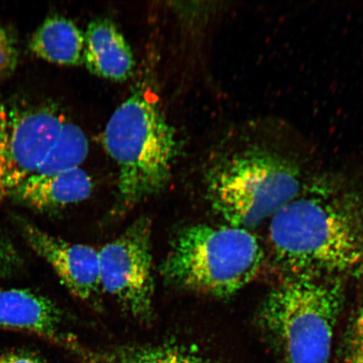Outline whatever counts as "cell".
Listing matches in <instances>:
<instances>
[{"label":"cell","instance_id":"obj_17","mask_svg":"<svg viewBox=\"0 0 363 363\" xmlns=\"http://www.w3.org/2000/svg\"><path fill=\"white\" fill-rule=\"evenodd\" d=\"M351 342V355L363 357V302L353 323Z\"/></svg>","mask_w":363,"mask_h":363},{"label":"cell","instance_id":"obj_15","mask_svg":"<svg viewBox=\"0 0 363 363\" xmlns=\"http://www.w3.org/2000/svg\"><path fill=\"white\" fill-rule=\"evenodd\" d=\"M18 48L15 38L6 27L0 24V80L7 78L16 70Z\"/></svg>","mask_w":363,"mask_h":363},{"label":"cell","instance_id":"obj_11","mask_svg":"<svg viewBox=\"0 0 363 363\" xmlns=\"http://www.w3.org/2000/svg\"><path fill=\"white\" fill-rule=\"evenodd\" d=\"M92 190V179L79 167L52 175H33L12 197L35 210L47 211L84 201Z\"/></svg>","mask_w":363,"mask_h":363},{"label":"cell","instance_id":"obj_7","mask_svg":"<svg viewBox=\"0 0 363 363\" xmlns=\"http://www.w3.org/2000/svg\"><path fill=\"white\" fill-rule=\"evenodd\" d=\"M99 276L103 291L140 321L153 316L154 276L152 225L140 218L119 237L99 250Z\"/></svg>","mask_w":363,"mask_h":363},{"label":"cell","instance_id":"obj_1","mask_svg":"<svg viewBox=\"0 0 363 363\" xmlns=\"http://www.w3.org/2000/svg\"><path fill=\"white\" fill-rule=\"evenodd\" d=\"M269 235L288 275L363 276V195L342 175L308 179L271 218Z\"/></svg>","mask_w":363,"mask_h":363},{"label":"cell","instance_id":"obj_19","mask_svg":"<svg viewBox=\"0 0 363 363\" xmlns=\"http://www.w3.org/2000/svg\"><path fill=\"white\" fill-rule=\"evenodd\" d=\"M349 363H363V357L351 355Z\"/></svg>","mask_w":363,"mask_h":363},{"label":"cell","instance_id":"obj_10","mask_svg":"<svg viewBox=\"0 0 363 363\" xmlns=\"http://www.w3.org/2000/svg\"><path fill=\"white\" fill-rule=\"evenodd\" d=\"M83 62L92 74L113 81L129 78L134 69L133 52L113 22L90 23L84 34Z\"/></svg>","mask_w":363,"mask_h":363},{"label":"cell","instance_id":"obj_18","mask_svg":"<svg viewBox=\"0 0 363 363\" xmlns=\"http://www.w3.org/2000/svg\"><path fill=\"white\" fill-rule=\"evenodd\" d=\"M0 363H47L42 357L27 351H11L0 355Z\"/></svg>","mask_w":363,"mask_h":363},{"label":"cell","instance_id":"obj_3","mask_svg":"<svg viewBox=\"0 0 363 363\" xmlns=\"http://www.w3.org/2000/svg\"><path fill=\"white\" fill-rule=\"evenodd\" d=\"M103 140L118 167L122 206H134L169 184L178 140L155 101L142 92L131 95L108 120Z\"/></svg>","mask_w":363,"mask_h":363},{"label":"cell","instance_id":"obj_2","mask_svg":"<svg viewBox=\"0 0 363 363\" xmlns=\"http://www.w3.org/2000/svg\"><path fill=\"white\" fill-rule=\"evenodd\" d=\"M308 154L278 125L249 123L208 174L213 208L226 224L250 230L271 219L306 183Z\"/></svg>","mask_w":363,"mask_h":363},{"label":"cell","instance_id":"obj_8","mask_svg":"<svg viewBox=\"0 0 363 363\" xmlns=\"http://www.w3.org/2000/svg\"><path fill=\"white\" fill-rule=\"evenodd\" d=\"M23 237L31 249L52 267L61 282L84 301H94L101 293L99 251L87 245L67 242L38 226L22 221Z\"/></svg>","mask_w":363,"mask_h":363},{"label":"cell","instance_id":"obj_16","mask_svg":"<svg viewBox=\"0 0 363 363\" xmlns=\"http://www.w3.org/2000/svg\"><path fill=\"white\" fill-rule=\"evenodd\" d=\"M20 259L11 245L0 237V277L7 276L19 265Z\"/></svg>","mask_w":363,"mask_h":363},{"label":"cell","instance_id":"obj_9","mask_svg":"<svg viewBox=\"0 0 363 363\" xmlns=\"http://www.w3.org/2000/svg\"><path fill=\"white\" fill-rule=\"evenodd\" d=\"M62 322L60 308L48 298L29 289L0 287V330L38 335L72 351L77 342Z\"/></svg>","mask_w":363,"mask_h":363},{"label":"cell","instance_id":"obj_4","mask_svg":"<svg viewBox=\"0 0 363 363\" xmlns=\"http://www.w3.org/2000/svg\"><path fill=\"white\" fill-rule=\"evenodd\" d=\"M343 279L287 275L262 303L259 319L283 363H328L343 310Z\"/></svg>","mask_w":363,"mask_h":363},{"label":"cell","instance_id":"obj_12","mask_svg":"<svg viewBox=\"0 0 363 363\" xmlns=\"http://www.w3.org/2000/svg\"><path fill=\"white\" fill-rule=\"evenodd\" d=\"M29 47L36 57L44 61L77 66L83 62L84 34L72 21L53 16L35 30Z\"/></svg>","mask_w":363,"mask_h":363},{"label":"cell","instance_id":"obj_13","mask_svg":"<svg viewBox=\"0 0 363 363\" xmlns=\"http://www.w3.org/2000/svg\"><path fill=\"white\" fill-rule=\"evenodd\" d=\"M76 354L85 363H211L196 348L178 342L94 351L79 346Z\"/></svg>","mask_w":363,"mask_h":363},{"label":"cell","instance_id":"obj_5","mask_svg":"<svg viewBox=\"0 0 363 363\" xmlns=\"http://www.w3.org/2000/svg\"><path fill=\"white\" fill-rule=\"evenodd\" d=\"M264 252L251 230L198 224L184 229L162 267L169 283L215 297H230L256 278Z\"/></svg>","mask_w":363,"mask_h":363},{"label":"cell","instance_id":"obj_14","mask_svg":"<svg viewBox=\"0 0 363 363\" xmlns=\"http://www.w3.org/2000/svg\"><path fill=\"white\" fill-rule=\"evenodd\" d=\"M88 153L89 140L83 130L65 121L56 144L35 175H52L79 169Z\"/></svg>","mask_w":363,"mask_h":363},{"label":"cell","instance_id":"obj_6","mask_svg":"<svg viewBox=\"0 0 363 363\" xmlns=\"http://www.w3.org/2000/svg\"><path fill=\"white\" fill-rule=\"evenodd\" d=\"M65 122L61 113L48 104L0 103V202L12 197L39 171Z\"/></svg>","mask_w":363,"mask_h":363}]
</instances>
